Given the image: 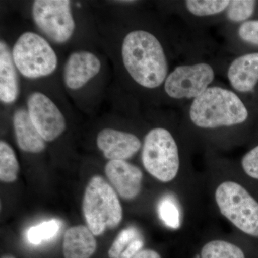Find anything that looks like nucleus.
Listing matches in <instances>:
<instances>
[{
	"label": "nucleus",
	"instance_id": "nucleus-1",
	"mask_svg": "<svg viewBox=\"0 0 258 258\" xmlns=\"http://www.w3.org/2000/svg\"><path fill=\"white\" fill-rule=\"evenodd\" d=\"M122 57L132 79L144 88L159 87L166 79L168 63L164 49L150 32H129L122 44Z\"/></svg>",
	"mask_w": 258,
	"mask_h": 258
},
{
	"label": "nucleus",
	"instance_id": "nucleus-2",
	"mask_svg": "<svg viewBox=\"0 0 258 258\" xmlns=\"http://www.w3.org/2000/svg\"><path fill=\"white\" fill-rule=\"evenodd\" d=\"M189 115L194 124L200 128H216L243 123L248 117V112L235 93L212 87L195 98Z\"/></svg>",
	"mask_w": 258,
	"mask_h": 258
},
{
	"label": "nucleus",
	"instance_id": "nucleus-3",
	"mask_svg": "<svg viewBox=\"0 0 258 258\" xmlns=\"http://www.w3.org/2000/svg\"><path fill=\"white\" fill-rule=\"evenodd\" d=\"M83 212L88 227L95 236L115 229L123 219V209L116 191L100 176L91 178L85 190Z\"/></svg>",
	"mask_w": 258,
	"mask_h": 258
},
{
	"label": "nucleus",
	"instance_id": "nucleus-4",
	"mask_svg": "<svg viewBox=\"0 0 258 258\" xmlns=\"http://www.w3.org/2000/svg\"><path fill=\"white\" fill-rule=\"evenodd\" d=\"M215 203L219 211L236 228L258 237V202L240 183L227 180L217 186Z\"/></svg>",
	"mask_w": 258,
	"mask_h": 258
},
{
	"label": "nucleus",
	"instance_id": "nucleus-5",
	"mask_svg": "<svg viewBox=\"0 0 258 258\" xmlns=\"http://www.w3.org/2000/svg\"><path fill=\"white\" fill-rule=\"evenodd\" d=\"M142 160L144 169L158 181L169 183L176 179L180 169L179 149L169 131L156 128L146 135Z\"/></svg>",
	"mask_w": 258,
	"mask_h": 258
},
{
	"label": "nucleus",
	"instance_id": "nucleus-6",
	"mask_svg": "<svg viewBox=\"0 0 258 258\" xmlns=\"http://www.w3.org/2000/svg\"><path fill=\"white\" fill-rule=\"evenodd\" d=\"M12 52L17 69L28 79L49 76L57 68V57L55 51L44 37L35 32L22 34Z\"/></svg>",
	"mask_w": 258,
	"mask_h": 258
},
{
	"label": "nucleus",
	"instance_id": "nucleus-7",
	"mask_svg": "<svg viewBox=\"0 0 258 258\" xmlns=\"http://www.w3.org/2000/svg\"><path fill=\"white\" fill-rule=\"evenodd\" d=\"M69 0H36L32 14L37 28L52 41L67 42L74 35L75 24Z\"/></svg>",
	"mask_w": 258,
	"mask_h": 258
},
{
	"label": "nucleus",
	"instance_id": "nucleus-8",
	"mask_svg": "<svg viewBox=\"0 0 258 258\" xmlns=\"http://www.w3.org/2000/svg\"><path fill=\"white\" fill-rule=\"evenodd\" d=\"M214 78L215 72L210 64L179 66L166 78L164 89L169 96L176 99H195L208 89Z\"/></svg>",
	"mask_w": 258,
	"mask_h": 258
},
{
	"label": "nucleus",
	"instance_id": "nucleus-9",
	"mask_svg": "<svg viewBox=\"0 0 258 258\" xmlns=\"http://www.w3.org/2000/svg\"><path fill=\"white\" fill-rule=\"evenodd\" d=\"M28 111L32 123L45 142H52L66 130L64 115L43 93L34 92L30 95Z\"/></svg>",
	"mask_w": 258,
	"mask_h": 258
},
{
	"label": "nucleus",
	"instance_id": "nucleus-10",
	"mask_svg": "<svg viewBox=\"0 0 258 258\" xmlns=\"http://www.w3.org/2000/svg\"><path fill=\"white\" fill-rule=\"evenodd\" d=\"M113 189L125 200L137 198L142 191L143 173L138 166L125 160H111L105 168Z\"/></svg>",
	"mask_w": 258,
	"mask_h": 258
},
{
	"label": "nucleus",
	"instance_id": "nucleus-11",
	"mask_svg": "<svg viewBox=\"0 0 258 258\" xmlns=\"http://www.w3.org/2000/svg\"><path fill=\"white\" fill-rule=\"evenodd\" d=\"M98 149L111 160H126L134 157L142 147L137 136L113 128H104L96 139Z\"/></svg>",
	"mask_w": 258,
	"mask_h": 258
},
{
	"label": "nucleus",
	"instance_id": "nucleus-12",
	"mask_svg": "<svg viewBox=\"0 0 258 258\" xmlns=\"http://www.w3.org/2000/svg\"><path fill=\"white\" fill-rule=\"evenodd\" d=\"M101 68V61L92 52H75L69 56L64 66V83L70 89H79L94 78Z\"/></svg>",
	"mask_w": 258,
	"mask_h": 258
},
{
	"label": "nucleus",
	"instance_id": "nucleus-13",
	"mask_svg": "<svg viewBox=\"0 0 258 258\" xmlns=\"http://www.w3.org/2000/svg\"><path fill=\"white\" fill-rule=\"evenodd\" d=\"M229 81L236 91L249 92L258 82V53L240 56L228 70Z\"/></svg>",
	"mask_w": 258,
	"mask_h": 258
},
{
	"label": "nucleus",
	"instance_id": "nucleus-14",
	"mask_svg": "<svg viewBox=\"0 0 258 258\" xmlns=\"http://www.w3.org/2000/svg\"><path fill=\"white\" fill-rule=\"evenodd\" d=\"M20 93V85L13 52L4 40L0 42V100L6 104L14 103Z\"/></svg>",
	"mask_w": 258,
	"mask_h": 258
},
{
	"label": "nucleus",
	"instance_id": "nucleus-15",
	"mask_svg": "<svg viewBox=\"0 0 258 258\" xmlns=\"http://www.w3.org/2000/svg\"><path fill=\"white\" fill-rule=\"evenodd\" d=\"M96 247L95 235L86 226H74L64 233L62 244L64 258H91Z\"/></svg>",
	"mask_w": 258,
	"mask_h": 258
},
{
	"label": "nucleus",
	"instance_id": "nucleus-16",
	"mask_svg": "<svg viewBox=\"0 0 258 258\" xmlns=\"http://www.w3.org/2000/svg\"><path fill=\"white\" fill-rule=\"evenodd\" d=\"M13 126L18 147L29 153H40L45 149V141L30 119L28 111L19 108L13 115Z\"/></svg>",
	"mask_w": 258,
	"mask_h": 258
},
{
	"label": "nucleus",
	"instance_id": "nucleus-17",
	"mask_svg": "<svg viewBox=\"0 0 258 258\" xmlns=\"http://www.w3.org/2000/svg\"><path fill=\"white\" fill-rule=\"evenodd\" d=\"M200 258H245V255L235 244L227 240H213L204 244Z\"/></svg>",
	"mask_w": 258,
	"mask_h": 258
},
{
	"label": "nucleus",
	"instance_id": "nucleus-18",
	"mask_svg": "<svg viewBox=\"0 0 258 258\" xmlns=\"http://www.w3.org/2000/svg\"><path fill=\"white\" fill-rule=\"evenodd\" d=\"M20 166L14 150L5 141L0 142V179L3 182H14L18 179Z\"/></svg>",
	"mask_w": 258,
	"mask_h": 258
},
{
	"label": "nucleus",
	"instance_id": "nucleus-19",
	"mask_svg": "<svg viewBox=\"0 0 258 258\" xmlns=\"http://www.w3.org/2000/svg\"><path fill=\"white\" fill-rule=\"evenodd\" d=\"M227 0H188L186 6L191 14L196 16H208L221 13L228 8Z\"/></svg>",
	"mask_w": 258,
	"mask_h": 258
},
{
	"label": "nucleus",
	"instance_id": "nucleus-20",
	"mask_svg": "<svg viewBox=\"0 0 258 258\" xmlns=\"http://www.w3.org/2000/svg\"><path fill=\"white\" fill-rule=\"evenodd\" d=\"M61 222L57 220H51L42 222L40 225L34 226L29 229L27 238L32 244H39L54 237L60 231Z\"/></svg>",
	"mask_w": 258,
	"mask_h": 258
},
{
	"label": "nucleus",
	"instance_id": "nucleus-21",
	"mask_svg": "<svg viewBox=\"0 0 258 258\" xmlns=\"http://www.w3.org/2000/svg\"><path fill=\"white\" fill-rule=\"evenodd\" d=\"M158 214L161 221L169 228L176 229L181 225V215L179 207L174 199L166 197L159 202Z\"/></svg>",
	"mask_w": 258,
	"mask_h": 258
},
{
	"label": "nucleus",
	"instance_id": "nucleus-22",
	"mask_svg": "<svg viewBox=\"0 0 258 258\" xmlns=\"http://www.w3.org/2000/svg\"><path fill=\"white\" fill-rule=\"evenodd\" d=\"M142 236V234L134 227H128L120 231L108 249V257H118L133 241Z\"/></svg>",
	"mask_w": 258,
	"mask_h": 258
},
{
	"label": "nucleus",
	"instance_id": "nucleus-23",
	"mask_svg": "<svg viewBox=\"0 0 258 258\" xmlns=\"http://www.w3.org/2000/svg\"><path fill=\"white\" fill-rule=\"evenodd\" d=\"M256 2L252 0H234L230 1L227 16L234 22L247 20L253 14Z\"/></svg>",
	"mask_w": 258,
	"mask_h": 258
},
{
	"label": "nucleus",
	"instance_id": "nucleus-24",
	"mask_svg": "<svg viewBox=\"0 0 258 258\" xmlns=\"http://www.w3.org/2000/svg\"><path fill=\"white\" fill-rule=\"evenodd\" d=\"M241 164L247 176L258 180V146L244 156Z\"/></svg>",
	"mask_w": 258,
	"mask_h": 258
},
{
	"label": "nucleus",
	"instance_id": "nucleus-25",
	"mask_svg": "<svg viewBox=\"0 0 258 258\" xmlns=\"http://www.w3.org/2000/svg\"><path fill=\"white\" fill-rule=\"evenodd\" d=\"M239 35L244 42L258 46V20L245 22L239 28Z\"/></svg>",
	"mask_w": 258,
	"mask_h": 258
},
{
	"label": "nucleus",
	"instance_id": "nucleus-26",
	"mask_svg": "<svg viewBox=\"0 0 258 258\" xmlns=\"http://www.w3.org/2000/svg\"><path fill=\"white\" fill-rule=\"evenodd\" d=\"M144 240L143 237H139L132 242V244L117 258H134V256L143 249Z\"/></svg>",
	"mask_w": 258,
	"mask_h": 258
},
{
	"label": "nucleus",
	"instance_id": "nucleus-27",
	"mask_svg": "<svg viewBox=\"0 0 258 258\" xmlns=\"http://www.w3.org/2000/svg\"><path fill=\"white\" fill-rule=\"evenodd\" d=\"M134 258H161L160 254L152 249H142Z\"/></svg>",
	"mask_w": 258,
	"mask_h": 258
},
{
	"label": "nucleus",
	"instance_id": "nucleus-28",
	"mask_svg": "<svg viewBox=\"0 0 258 258\" xmlns=\"http://www.w3.org/2000/svg\"><path fill=\"white\" fill-rule=\"evenodd\" d=\"M1 258H15L13 257V256L12 255H5L3 256V257H2Z\"/></svg>",
	"mask_w": 258,
	"mask_h": 258
}]
</instances>
